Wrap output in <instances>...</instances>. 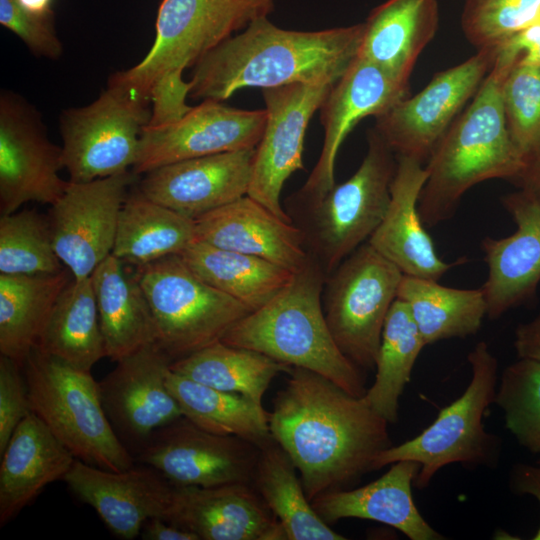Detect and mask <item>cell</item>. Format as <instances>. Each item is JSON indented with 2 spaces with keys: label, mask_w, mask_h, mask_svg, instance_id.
<instances>
[{
  "label": "cell",
  "mask_w": 540,
  "mask_h": 540,
  "mask_svg": "<svg viewBox=\"0 0 540 540\" xmlns=\"http://www.w3.org/2000/svg\"><path fill=\"white\" fill-rule=\"evenodd\" d=\"M63 169L62 147L48 138L38 111L20 95L0 97V213L11 214L27 202L54 204L69 180Z\"/></svg>",
  "instance_id": "14"
},
{
  "label": "cell",
  "mask_w": 540,
  "mask_h": 540,
  "mask_svg": "<svg viewBox=\"0 0 540 540\" xmlns=\"http://www.w3.org/2000/svg\"><path fill=\"white\" fill-rule=\"evenodd\" d=\"M274 3L275 0H162L150 50L133 67L112 75L109 83L150 101L149 91L159 77L193 67L251 22L269 16Z\"/></svg>",
  "instance_id": "8"
},
{
  "label": "cell",
  "mask_w": 540,
  "mask_h": 540,
  "mask_svg": "<svg viewBox=\"0 0 540 540\" xmlns=\"http://www.w3.org/2000/svg\"><path fill=\"white\" fill-rule=\"evenodd\" d=\"M259 452L242 438L209 432L182 416L156 429L134 458L174 485L213 487L252 484Z\"/></svg>",
  "instance_id": "13"
},
{
  "label": "cell",
  "mask_w": 540,
  "mask_h": 540,
  "mask_svg": "<svg viewBox=\"0 0 540 540\" xmlns=\"http://www.w3.org/2000/svg\"><path fill=\"white\" fill-rule=\"evenodd\" d=\"M537 463H540V458L538 459Z\"/></svg>",
  "instance_id": "52"
},
{
  "label": "cell",
  "mask_w": 540,
  "mask_h": 540,
  "mask_svg": "<svg viewBox=\"0 0 540 540\" xmlns=\"http://www.w3.org/2000/svg\"><path fill=\"white\" fill-rule=\"evenodd\" d=\"M514 348L518 358L540 361V314L516 327Z\"/></svg>",
  "instance_id": "48"
},
{
  "label": "cell",
  "mask_w": 540,
  "mask_h": 540,
  "mask_svg": "<svg viewBox=\"0 0 540 540\" xmlns=\"http://www.w3.org/2000/svg\"><path fill=\"white\" fill-rule=\"evenodd\" d=\"M23 372L31 412L76 459L111 471L135 464L106 415L91 371L75 368L35 346Z\"/></svg>",
  "instance_id": "6"
},
{
  "label": "cell",
  "mask_w": 540,
  "mask_h": 540,
  "mask_svg": "<svg viewBox=\"0 0 540 540\" xmlns=\"http://www.w3.org/2000/svg\"><path fill=\"white\" fill-rule=\"evenodd\" d=\"M499 49H481L466 61L438 72L416 95L376 118L375 130L396 156L423 163L475 95L493 67Z\"/></svg>",
  "instance_id": "12"
},
{
  "label": "cell",
  "mask_w": 540,
  "mask_h": 540,
  "mask_svg": "<svg viewBox=\"0 0 540 540\" xmlns=\"http://www.w3.org/2000/svg\"><path fill=\"white\" fill-rule=\"evenodd\" d=\"M522 190L540 202V145L524 157L523 166L513 179Z\"/></svg>",
  "instance_id": "50"
},
{
  "label": "cell",
  "mask_w": 540,
  "mask_h": 540,
  "mask_svg": "<svg viewBox=\"0 0 540 540\" xmlns=\"http://www.w3.org/2000/svg\"><path fill=\"white\" fill-rule=\"evenodd\" d=\"M0 526H5L51 483L63 480L75 457L30 413L0 454Z\"/></svg>",
  "instance_id": "27"
},
{
  "label": "cell",
  "mask_w": 540,
  "mask_h": 540,
  "mask_svg": "<svg viewBox=\"0 0 540 540\" xmlns=\"http://www.w3.org/2000/svg\"><path fill=\"white\" fill-rule=\"evenodd\" d=\"M363 24L358 57L409 85L419 55L437 32L438 0H387Z\"/></svg>",
  "instance_id": "28"
},
{
  "label": "cell",
  "mask_w": 540,
  "mask_h": 540,
  "mask_svg": "<svg viewBox=\"0 0 540 540\" xmlns=\"http://www.w3.org/2000/svg\"><path fill=\"white\" fill-rule=\"evenodd\" d=\"M499 49L514 62L540 65V20L510 37Z\"/></svg>",
  "instance_id": "46"
},
{
  "label": "cell",
  "mask_w": 540,
  "mask_h": 540,
  "mask_svg": "<svg viewBox=\"0 0 540 540\" xmlns=\"http://www.w3.org/2000/svg\"><path fill=\"white\" fill-rule=\"evenodd\" d=\"M512 141L523 157L540 145V65L516 62L502 87Z\"/></svg>",
  "instance_id": "42"
},
{
  "label": "cell",
  "mask_w": 540,
  "mask_h": 540,
  "mask_svg": "<svg viewBox=\"0 0 540 540\" xmlns=\"http://www.w3.org/2000/svg\"><path fill=\"white\" fill-rule=\"evenodd\" d=\"M397 298L407 304L426 345L475 335L487 311L481 287L452 288L407 275L401 279Z\"/></svg>",
  "instance_id": "35"
},
{
  "label": "cell",
  "mask_w": 540,
  "mask_h": 540,
  "mask_svg": "<svg viewBox=\"0 0 540 540\" xmlns=\"http://www.w3.org/2000/svg\"><path fill=\"white\" fill-rule=\"evenodd\" d=\"M190 90V81H185L181 72L159 77L149 91L151 115L147 126H165L182 118L192 108L186 103Z\"/></svg>",
  "instance_id": "45"
},
{
  "label": "cell",
  "mask_w": 540,
  "mask_h": 540,
  "mask_svg": "<svg viewBox=\"0 0 540 540\" xmlns=\"http://www.w3.org/2000/svg\"><path fill=\"white\" fill-rule=\"evenodd\" d=\"M467 360L472 376L461 396L442 408L419 435L382 451L375 459L374 470L401 460L415 461L421 468L414 487L425 489L435 474L450 464L497 466L502 440L485 430L483 417L495 401L498 360L484 341L476 344Z\"/></svg>",
  "instance_id": "7"
},
{
  "label": "cell",
  "mask_w": 540,
  "mask_h": 540,
  "mask_svg": "<svg viewBox=\"0 0 540 540\" xmlns=\"http://www.w3.org/2000/svg\"><path fill=\"white\" fill-rule=\"evenodd\" d=\"M0 23L13 32L36 56L58 59L63 52L54 19L37 17L25 11L16 0H0Z\"/></svg>",
  "instance_id": "43"
},
{
  "label": "cell",
  "mask_w": 540,
  "mask_h": 540,
  "mask_svg": "<svg viewBox=\"0 0 540 540\" xmlns=\"http://www.w3.org/2000/svg\"><path fill=\"white\" fill-rule=\"evenodd\" d=\"M143 540H199L194 533L165 521L161 517H152L142 526L140 535Z\"/></svg>",
  "instance_id": "49"
},
{
  "label": "cell",
  "mask_w": 540,
  "mask_h": 540,
  "mask_svg": "<svg viewBox=\"0 0 540 540\" xmlns=\"http://www.w3.org/2000/svg\"><path fill=\"white\" fill-rule=\"evenodd\" d=\"M540 18V0H465L461 27L478 50L499 49Z\"/></svg>",
  "instance_id": "41"
},
{
  "label": "cell",
  "mask_w": 540,
  "mask_h": 540,
  "mask_svg": "<svg viewBox=\"0 0 540 540\" xmlns=\"http://www.w3.org/2000/svg\"><path fill=\"white\" fill-rule=\"evenodd\" d=\"M501 202L516 230L481 242L488 267L481 288L491 320L532 299L540 282V202L523 190L503 196Z\"/></svg>",
  "instance_id": "23"
},
{
  "label": "cell",
  "mask_w": 540,
  "mask_h": 540,
  "mask_svg": "<svg viewBox=\"0 0 540 540\" xmlns=\"http://www.w3.org/2000/svg\"><path fill=\"white\" fill-rule=\"evenodd\" d=\"M514 64L498 50L471 104L432 151L418 200L424 225L450 219L474 185L494 178L513 180L521 170L523 157L510 136L502 98L504 79Z\"/></svg>",
  "instance_id": "3"
},
{
  "label": "cell",
  "mask_w": 540,
  "mask_h": 540,
  "mask_svg": "<svg viewBox=\"0 0 540 540\" xmlns=\"http://www.w3.org/2000/svg\"><path fill=\"white\" fill-rule=\"evenodd\" d=\"M252 485L283 527L287 540L346 539L314 510L296 467L275 440L260 449Z\"/></svg>",
  "instance_id": "36"
},
{
  "label": "cell",
  "mask_w": 540,
  "mask_h": 540,
  "mask_svg": "<svg viewBox=\"0 0 540 540\" xmlns=\"http://www.w3.org/2000/svg\"><path fill=\"white\" fill-rule=\"evenodd\" d=\"M150 101L108 83L92 103L60 116L62 164L71 182H89L133 167L140 135L149 122Z\"/></svg>",
  "instance_id": "11"
},
{
  "label": "cell",
  "mask_w": 540,
  "mask_h": 540,
  "mask_svg": "<svg viewBox=\"0 0 540 540\" xmlns=\"http://www.w3.org/2000/svg\"><path fill=\"white\" fill-rule=\"evenodd\" d=\"M196 241L195 220L146 197L128 193L120 210L112 255L141 266L181 254Z\"/></svg>",
  "instance_id": "30"
},
{
  "label": "cell",
  "mask_w": 540,
  "mask_h": 540,
  "mask_svg": "<svg viewBox=\"0 0 540 540\" xmlns=\"http://www.w3.org/2000/svg\"><path fill=\"white\" fill-rule=\"evenodd\" d=\"M402 277L392 262L366 242L325 279L326 323L341 352L361 370H375L384 323Z\"/></svg>",
  "instance_id": "10"
},
{
  "label": "cell",
  "mask_w": 540,
  "mask_h": 540,
  "mask_svg": "<svg viewBox=\"0 0 540 540\" xmlns=\"http://www.w3.org/2000/svg\"><path fill=\"white\" fill-rule=\"evenodd\" d=\"M273 399V439L299 472L310 501L346 489L374 471L376 457L393 444L389 423L364 397L348 393L313 371L292 367Z\"/></svg>",
  "instance_id": "1"
},
{
  "label": "cell",
  "mask_w": 540,
  "mask_h": 540,
  "mask_svg": "<svg viewBox=\"0 0 540 540\" xmlns=\"http://www.w3.org/2000/svg\"><path fill=\"white\" fill-rule=\"evenodd\" d=\"M408 85L394 80L372 62L357 57L333 85L320 107L324 128L321 153L304 185L290 197L312 200L335 183V164L341 145L364 118L383 114L407 97Z\"/></svg>",
  "instance_id": "19"
},
{
  "label": "cell",
  "mask_w": 540,
  "mask_h": 540,
  "mask_svg": "<svg viewBox=\"0 0 540 540\" xmlns=\"http://www.w3.org/2000/svg\"><path fill=\"white\" fill-rule=\"evenodd\" d=\"M425 346L407 304L396 298L384 323L375 380L363 396L389 424L398 421L400 397Z\"/></svg>",
  "instance_id": "38"
},
{
  "label": "cell",
  "mask_w": 540,
  "mask_h": 540,
  "mask_svg": "<svg viewBox=\"0 0 540 540\" xmlns=\"http://www.w3.org/2000/svg\"><path fill=\"white\" fill-rule=\"evenodd\" d=\"M326 277L310 257L275 297L238 320L221 342L313 371L351 395L363 397L367 388L362 370L341 352L325 320L322 292Z\"/></svg>",
  "instance_id": "4"
},
{
  "label": "cell",
  "mask_w": 540,
  "mask_h": 540,
  "mask_svg": "<svg viewBox=\"0 0 540 540\" xmlns=\"http://www.w3.org/2000/svg\"><path fill=\"white\" fill-rule=\"evenodd\" d=\"M196 240L256 256L293 273L310 259L303 233L245 195L195 220Z\"/></svg>",
  "instance_id": "25"
},
{
  "label": "cell",
  "mask_w": 540,
  "mask_h": 540,
  "mask_svg": "<svg viewBox=\"0 0 540 540\" xmlns=\"http://www.w3.org/2000/svg\"><path fill=\"white\" fill-rule=\"evenodd\" d=\"M180 256L202 280L250 312L268 303L294 275L265 259L197 240Z\"/></svg>",
  "instance_id": "32"
},
{
  "label": "cell",
  "mask_w": 540,
  "mask_h": 540,
  "mask_svg": "<svg viewBox=\"0 0 540 540\" xmlns=\"http://www.w3.org/2000/svg\"><path fill=\"white\" fill-rule=\"evenodd\" d=\"M427 176L421 161L396 156L387 211L367 242L403 275L439 281L451 268L464 263L465 258L451 263L439 258L424 227L418 200Z\"/></svg>",
  "instance_id": "24"
},
{
  "label": "cell",
  "mask_w": 540,
  "mask_h": 540,
  "mask_svg": "<svg viewBox=\"0 0 540 540\" xmlns=\"http://www.w3.org/2000/svg\"><path fill=\"white\" fill-rule=\"evenodd\" d=\"M494 403L524 449L540 454V361L518 358L502 372Z\"/></svg>",
  "instance_id": "40"
},
{
  "label": "cell",
  "mask_w": 540,
  "mask_h": 540,
  "mask_svg": "<svg viewBox=\"0 0 540 540\" xmlns=\"http://www.w3.org/2000/svg\"><path fill=\"white\" fill-rule=\"evenodd\" d=\"M167 387L183 416L200 428L242 438L259 449L273 442L269 413L263 405L237 393L226 392L186 378L171 370Z\"/></svg>",
  "instance_id": "34"
},
{
  "label": "cell",
  "mask_w": 540,
  "mask_h": 540,
  "mask_svg": "<svg viewBox=\"0 0 540 540\" xmlns=\"http://www.w3.org/2000/svg\"><path fill=\"white\" fill-rule=\"evenodd\" d=\"M509 488L516 495L533 496L540 505V463L513 465L509 473ZM532 539L540 540V525Z\"/></svg>",
  "instance_id": "47"
},
{
  "label": "cell",
  "mask_w": 540,
  "mask_h": 540,
  "mask_svg": "<svg viewBox=\"0 0 540 540\" xmlns=\"http://www.w3.org/2000/svg\"><path fill=\"white\" fill-rule=\"evenodd\" d=\"M41 351L85 371L106 357L90 277L72 278L49 315L36 345Z\"/></svg>",
  "instance_id": "33"
},
{
  "label": "cell",
  "mask_w": 540,
  "mask_h": 540,
  "mask_svg": "<svg viewBox=\"0 0 540 540\" xmlns=\"http://www.w3.org/2000/svg\"><path fill=\"white\" fill-rule=\"evenodd\" d=\"M255 148L178 161L145 174L138 189L149 199L196 220L248 194Z\"/></svg>",
  "instance_id": "21"
},
{
  "label": "cell",
  "mask_w": 540,
  "mask_h": 540,
  "mask_svg": "<svg viewBox=\"0 0 540 540\" xmlns=\"http://www.w3.org/2000/svg\"><path fill=\"white\" fill-rule=\"evenodd\" d=\"M539 20H540V18H539Z\"/></svg>",
  "instance_id": "53"
},
{
  "label": "cell",
  "mask_w": 540,
  "mask_h": 540,
  "mask_svg": "<svg viewBox=\"0 0 540 540\" xmlns=\"http://www.w3.org/2000/svg\"><path fill=\"white\" fill-rule=\"evenodd\" d=\"M363 30H288L260 17L193 66L189 96L222 102L242 88L336 83L358 57Z\"/></svg>",
  "instance_id": "2"
},
{
  "label": "cell",
  "mask_w": 540,
  "mask_h": 540,
  "mask_svg": "<svg viewBox=\"0 0 540 540\" xmlns=\"http://www.w3.org/2000/svg\"><path fill=\"white\" fill-rule=\"evenodd\" d=\"M171 363L159 345L151 343L116 361L98 382L106 415L130 452L156 429L183 416L166 384Z\"/></svg>",
  "instance_id": "18"
},
{
  "label": "cell",
  "mask_w": 540,
  "mask_h": 540,
  "mask_svg": "<svg viewBox=\"0 0 540 540\" xmlns=\"http://www.w3.org/2000/svg\"><path fill=\"white\" fill-rule=\"evenodd\" d=\"M136 176L128 170L89 182L69 181L50 206L53 246L74 278L90 277L112 253L120 210Z\"/></svg>",
  "instance_id": "15"
},
{
  "label": "cell",
  "mask_w": 540,
  "mask_h": 540,
  "mask_svg": "<svg viewBox=\"0 0 540 540\" xmlns=\"http://www.w3.org/2000/svg\"><path fill=\"white\" fill-rule=\"evenodd\" d=\"M334 84L292 83L262 89L267 120L255 149L247 195L282 219L291 220L281 204L283 186L294 172L303 169L308 124Z\"/></svg>",
  "instance_id": "16"
},
{
  "label": "cell",
  "mask_w": 540,
  "mask_h": 540,
  "mask_svg": "<svg viewBox=\"0 0 540 540\" xmlns=\"http://www.w3.org/2000/svg\"><path fill=\"white\" fill-rule=\"evenodd\" d=\"M135 272L151 309L156 343L172 362L221 341L250 313L202 280L180 254L137 266Z\"/></svg>",
  "instance_id": "9"
},
{
  "label": "cell",
  "mask_w": 540,
  "mask_h": 540,
  "mask_svg": "<svg viewBox=\"0 0 540 540\" xmlns=\"http://www.w3.org/2000/svg\"><path fill=\"white\" fill-rule=\"evenodd\" d=\"M163 519L199 540H287L283 527L249 483L174 485Z\"/></svg>",
  "instance_id": "22"
},
{
  "label": "cell",
  "mask_w": 540,
  "mask_h": 540,
  "mask_svg": "<svg viewBox=\"0 0 540 540\" xmlns=\"http://www.w3.org/2000/svg\"><path fill=\"white\" fill-rule=\"evenodd\" d=\"M63 481L122 540L138 537L148 519L163 518L174 489L160 472L145 464L111 471L78 459Z\"/></svg>",
  "instance_id": "20"
},
{
  "label": "cell",
  "mask_w": 540,
  "mask_h": 540,
  "mask_svg": "<svg viewBox=\"0 0 540 540\" xmlns=\"http://www.w3.org/2000/svg\"><path fill=\"white\" fill-rule=\"evenodd\" d=\"M28 13L45 19H54L55 0H16Z\"/></svg>",
  "instance_id": "51"
},
{
  "label": "cell",
  "mask_w": 540,
  "mask_h": 540,
  "mask_svg": "<svg viewBox=\"0 0 540 540\" xmlns=\"http://www.w3.org/2000/svg\"><path fill=\"white\" fill-rule=\"evenodd\" d=\"M106 357L116 362L156 342L150 306L135 270L110 254L90 276Z\"/></svg>",
  "instance_id": "29"
},
{
  "label": "cell",
  "mask_w": 540,
  "mask_h": 540,
  "mask_svg": "<svg viewBox=\"0 0 540 540\" xmlns=\"http://www.w3.org/2000/svg\"><path fill=\"white\" fill-rule=\"evenodd\" d=\"M73 278L64 268L47 275L0 274V353L23 367L59 295Z\"/></svg>",
  "instance_id": "31"
},
{
  "label": "cell",
  "mask_w": 540,
  "mask_h": 540,
  "mask_svg": "<svg viewBox=\"0 0 540 540\" xmlns=\"http://www.w3.org/2000/svg\"><path fill=\"white\" fill-rule=\"evenodd\" d=\"M419 463L401 460L375 481L356 489H336L315 497L311 503L327 524L342 519L371 520L391 526L411 540H441L418 510L412 486Z\"/></svg>",
  "instance_id": "26"
},
{
  "label": "cell",
  "mask_w": 540,
  "mask_h": 540,
  "mask_svg": "<svg viewBox=\"0 0 540 540\" xmlns=\"http://www.w3.org/2000/svg\"><path fill=\"white\" fill-rule=\"evenodd\" d=\"M266 120V109L244 110L203 100L171 124L143 127L132 172L145 174L182 160L255 148Z\"/></svg>",
  "instance_id": "17"
},
{
  "label": "cell",
  "mask_w": 540,
  "mask_h": 540,
  "mask_svg": "<svg viewBox=\"0 0 540 540\" xmlns=\"http://www.w3.org/2000/svg\"><path fill=\"white\" fill-rule=\"evenodd\" d=\"M66 268L53 246L47 215L24 209L0 217V274L47 275Z\"/></svg>",
  "instance_id": "39"
},
{
  "label": "cell",
  "mask_w": 540,
  "mask_h": 540,
  "mask_svg": "<svg viewBox=\"0 0 540 540\" xmlns=\"http://www.w3.org/2000/svg\"><path fill=\"white\" fill-rule=\"evenodd\" d=\"M355 173L312 200L289 197L285 204L303 233L309 256L329 275L366 243L382 222L390 202L396 155L373 129Z\"/></svg>",
  "instance_id": "5"
},
{
  "label": "cell",
  "mask_w": 540,
  "mask_h": 540,
  "mask_svg": "<svg viewBox=\"0 0 540 540\" xmlns=\"http://www.w3.org/2000/svg\"><path fill=\"white\" fill-rule=\"evenodd\" d=\"M31 413L23 367L0 357V454L18 425Z\"/></svg>",
  "instance_id": "44"
},
{
  "label": "cell",
  "mask_w": 540,
  "mask_h": 540,
  "mask_svg": "<svg viewBox=\"0 0 540 540\" xmlns=\"http://www.w3.org/2000/svg\"><path fill=\"white\" fill-rule=\"evenodd\" d=\"M170 368L193 381L241 394L262 405L273 379L292 367L257 351L218 341L172 362Z\"/></svg>",
  "instance_id": "37"
}]
</instances>
